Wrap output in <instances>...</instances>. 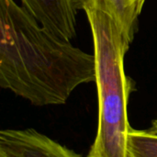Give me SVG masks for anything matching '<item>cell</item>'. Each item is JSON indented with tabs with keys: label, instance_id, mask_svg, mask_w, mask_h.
<instances>
[{
	"label": "cell",
	"instance_id": "6da1fadb",
	"mask_svg": "<svg viewBox=\"0 0 157 157\" xmlns=\"http://www.w3.org/2000/svg\"><path fill=\"white\" fill-rule=\"evenodd\" d=\"M95 81L94 54L48 31L14 0H0L2 88L37 107L57 106Z\"/></svg>",
	"mask_w": 157,
	"mask_h": 157
},
{
	"label": "cell",
	"instance_id": "7a4b0ae2",
	"mask_svg": "<svg viewBox=\"0 0 157 157\" xmlns=\"http://www.w3.org/2000/svg\"><path fill=\"white\" fill-rule=\"evenodd\" d=\"M146 0H86L98 98V125L87 157H127V106L132 82L124 60Z\"/></svg>",
	"mask_w": 157,
	"mask_h": 157
},
{
	"label": "cell",
	"instance_id": "3957f363",
	"mask_svg": "<svg viewBox=\"0 0 157 157\" xmlns=\"http://www.w3.org/2000/svg\"><path fill=\"white\" fill-rule=\"evenodd\" d=\"M22 6L56 37L71 40L76 36V11L70 0H20Z\"/></svg>",
	"mask_w": 157,
	"mask_h": 157
},
{
	"label": "cell",
	"instance_id": "277c9868",
	"mask_svg": "<svg viewBox=\"0 0 157 157\" xmlns=\"http://www.w3.org/2000/svg\"><path fill=\"white\" fill-rule=\"evenodd\" d=\"M14 132L29 157H83L34 129Z\"/></svg>",
	"mask_w": 157,
	"mask_h": 157
},
{
	"label": "cell",
	"instance_id": "5b68a950",
	"mask_svg": "<svg viewBox=\"0 0 157 157\" xmlns=\"http://www.w3.org/2000/svg\"><path fill=\"white\" fill-rule=\"evenodd\" d=\"M127 157H157V136L146 130L131 128L127 143Z\"/></svg>",
	"mask_w": 157,
	"mask_h": 157
},
{
	"label": "cell",
	"instance_id": "8992f818",
	"mask_svg": "<svg viewBox=\"0 0 157 157\" xmlns=\"http://www.w3.org/2000/svg\"><path fill=\"white\" fill-rule=\"evenodd\" d=\"M0 157H29L17 139L14 129L0 132Z\"/></svg>",
	"mask_w": 157,
	"mask_h": 157
},
{
	"label": "cell",
	"instance_id": "52a82bcc",
	"mask_svg": "<svg viewBox=\"0 0 157 157\" xmlns=\"http://www.w3.org/2000/svg\"><path fill=\"white\" fill-rule=\"evenodd\" d=\"M73 7L75 8V11L77 10H83L84 8V5L86 4V0H70Z\"/></svg>",
	"mask_w": 157,
	"mask_h": 157
},
{
	"label": "cell",
	"instance_id": "ba28073f",
	"mask_svg": "<svg viewBox=\"0 0 157 157\" xmlns=\"http://www.w3.org/2000/svg\"><path fill=\"white\" fill-rule=\"evenodd\" d=\"M149 133H151V134H153V135H155L157 136V119L156 120H155L153 122H152V125H151V127L148 129V130H146Z\"/></svg>",
	"mask_w": 157,
	"mask_h": 157
}]
</instances>
